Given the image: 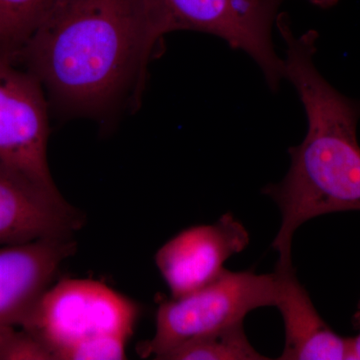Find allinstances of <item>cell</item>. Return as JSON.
<instances>
[{"instance_id":"1","label":"cell","mask_w":360,"mask_h":360,"mask_svg":"<svg viewBox=\"0 0 360 360\" xmlns=\"http://www.w3.org/2000/svg\"><path fill=\"white\" fill-rule=\"evenodd\" d=\"M158 41L141 0H56L15 65L59 112L103 120L141 99Z\"/></svg>"},{"instance_id":"2","label":"cell","mask_w":360,"mask_h":360,"mask_svg":"<svg viewBox=\"0 0 360 360\" xmlns=\"http://www.w3.org/2000/svg\"><path fill=\"white\" fill-rule=\"evenodd\" d=\"M276 26L286 47L284 78L295 86L309 122L302 143L288 150V174L264 189L281 212L272 243L277 264L290 265L293 234L300 225L328 213L360 212V101L343 96L317 70L316 32L295 37L283 15Z\"/></svg>"},{"instance_id":"3","label":"cell","mask_w":360,"mask_h":360,"mask_svg":"<svg viewBox=\"0 0 360 360\" xmlns=\"http://www.w3.org/2000/svg\"><path fill=\"white\" fill-rule=\"evenodd\" d=\"M139 315L132 300L104 283L63 279L44 291L20 328L53 360L124 359Z\"/></svg>"},{"instance_id":"4","label":"cell","mask_w":360,"mask_h":360,"mask_svg":"<svg viewBox=\"0 0 360 360\" xmlns=\"http://www.w3.org/2000/svg\"><path fill=\"white\" fill-rule=\"evenodd\" d=\"M279 279L274 274L224 269L202 288L160 303L153 340L139 348L143 357L165 354L196 338L243 322L252 310L276 307Z\"/></svg>"},{"instance_id":"5","label":"cell","mask_w":360,"mask_h":360,"mask_svg":"<svg viewBox=\"0 0 360 360\" xmlns=\"http://www.w3.org/2000/svg\"><path fill=\"white\" fill-rule=\"evenodd\" d=\"M156 39L174 30H193L224 39L245 51L264 72L272 90L284 78L283 59L272 28L283 0H141Z\"/></svg>"},{"instance_id":"6","label":"cell","mask_w":360,"mask_h":360,"mask_svg":"<svg viewBox=\"0 0 360 360\" xmlns=\"http://www.w3.org/2000/svg\"><path fill=\"white\" fill-rule=\"evenodd\" d=\"M49 101L32 73L0 59V161L58 191L47 158Z\"/></svg>"},{"instance_id":"7","label":"cell","mask_w":360,"mask_h":360,"mask_svg":"<svg viewBox=\"0 0 360 360\" xmlns=\"http://www.w3.org/2000/svg\"><path fill=\"white\" fill-rule=\"evenodd\" d=\"M248 243L245 227L226 213L215 224L179 232L158 251L155 262L172 297H180L214 281L225 262Z\"/></svg>"},{"instance_id":"8","label":"cell","mask_w":360,"mask_h":360,"mask_svg":"<svg viewBox=\"0 0 360 360\" xmlns=\"http://www.w3.org/2000/svg\"><path fill=\"white\" fill-rule=\"evenodd\" d=\"M84 217L58 191L0 161V246L71 238Z\"/></svg>"},{"instance_id":"9","label":"cell","mask_w":360,"mask_h":360,"mask_svg":"<svg viewBox=\"0 0 360 360\" xmlns=\"http://www.w3.org/2000/svg\"><path fill=\"white\" fill-rule=\"evenodd\" d=\"M75 250L77 243L71 238L0 246V328H20L60 265Z\"/></svg>"},{"instance_id":"10","label":"cell","mask_w":360,"mask_h":360,"mask_svg":"<svg viewBox=\"0 0 360 360\" xmlns=\"http://www.w3.org/2000/svg\"><path fill=\"white\" fill-rule=\"evenodd\" d=\"M285 345L281 360H341L347 357V338L322 319L309 293L298 281L292 264L276 265Z\"/></svg>"},{"instance_id":"11","label":"cell","mask_w":360,"mask_h":360,"mask_svg":"<svg viewBox=\"0 0 360 360\" xmlns=\"http://www.w3.org/2000/svg\"><path fill=\"white\" fill-rule=\"evenodd\" d=\"M56 0H0V59L15 65L18 54Z\"/></svg>"},{"instance_id":"12","label":"cell","mask_w":360,"mask_h":360,"mask_svg":"<svg viewBox=\"0 0 360 360\" xmlns=\"http://www.w3.org/2000/svg\"><path fill=\"white\" fill-rule=\"evenodd\" d=\"M165 360H264L250 345L243 322L196 338L174 348L163 356Z\"/></svg>"},{"instance_id":"13","label":"cell","mask_w":360,"mask_h":360,"mask_svg":"<svg viewBox=\"0 0 360 360\" xmlns=\"http://www.w3.org/2000/svg\"><path fill=\"white\" fill-rule=\"evenodd\" d=\"M0 360H53L46 348L25 328H0Z\"/></svg>"},{"instance_id":"14","label":"cell","mask_w":360,"mask_h":360,"mask_svg":"<svg viewBox=\"0 0 360 360\" xmlns=\"http://www.w3.org/2000/svg\"><path fill=\"white\" fill-rule=\"evenodd\" d=\"M359 333L354 338H347V357L345 360H360V323L354 324Z\"/></svg>"},{"instance_id":"15","label":"cell","mask_w":360,"mask_h":360,"mask_svg":"<svg viewBox=\"0 0 360 360\" xmlns=\"http://www.w3.org/2000/svg\"><path fill=\"white\" fill-rule=\"evenodd\" d=\"M310 1L319 4V6H330V4H335L336 0H310Z\"/></svg>"},{"instance_id":"16","label":"cell","mask_w":360,"mask_h":360,"mask_svg":"<svg viewBox=\"0 0 360 360\" xmlns=\"http://www.w3.org/2000/svg\"><path fill=\"white\" fill-rule=\"evenodd\" d=\"M360 323V302L359 304V309L354 315V324Z\"/></svg>"}]
</instances>
